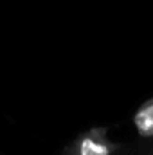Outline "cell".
Here are the masks:
<instances>
[{"label":"cell","mask_w":153,"mask_h":155,"mask_svg":"<svg viewBox=\"0 0 153 155\" xmlns=\"http://www.w3.org/2000/svg\"><path fill=\"white\" fill-rule=\"evenodd\" d=\"M133 126L142 141H153V97L144 101L133 114Z\"/></svg>","instance_id":"7a4b0ae2"},{"label":"cell","mask_w":153,"mask_h":155,"mask_svg":"<svg viewBox=\"0 0 153 155\" xmlns=\"http://www.w3.org/2000/svg\"><path fill=\"white\" fill-rule=\"evenodd\" d=\"M150 155H153V152H151V153H150Z\"/></svg>","instance_id":"3957f363"},{"label":"cell","mask_w":153,"mask_h":155,"mask_svg":"<svg viewBox=\"0 0 153 155\" xmlns=\"http://www.w3.org/2000/svg\"><path fill=\"white\" fill-rule=\"evenodd\" d=\"M121 148L119 143L108 137L106 128H90L74 137L63 150V155H119Z\"/></svg>","instance_id":"6da1fadb"}]
</instances>
